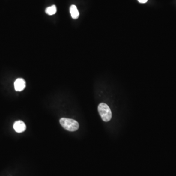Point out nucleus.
Wrapping results in <instances>:
<instances>
[{
  "label": "nucleus",
  "mask_w": 176,
  "mask_h": 176,
  "mask_svg": "<svg viewBox=\"0 0 176 176\" xmlns=\"http://www.w3.org/2000/svg\"><path fill=\"white\" fill-rule=\"evenodd\" d=\"M57 11V8L55 5H53L51 7H48L46 9L45 12L47 14L52 15L55 14Z\"/></svg>",
  "instance_id": "6"
},
{
  "label": "nucleus",
  "mask_w": 176,
  "mask_h": 176,
  "mask_svg": "<svg viewBox=\"0 0 176 176\" xmlns=\"http://www.w3.org/2000/svg\"><path fill=\"white\" fill-rule=\"evenodd\" d=\"M70 14L71 16L73 19H77L79 16V12L78 11V9L75 5H72L70 6Z\"/></svg>",
  "instance_id": "5"
},
{
  "label": "nucleus",
  "mask_w": 176,
  "mask_h": 176,
  "mask_svg": "<svg viewBox=\"0 0 176 176\" xmlns=\"http://www.w3.org/2000/svg\"><path fill=\"white\" fill-rule=\"evenodd\" d=\"M26 86L25 81L23 78H18L14 82L15 90L17 91L24 90Z\"/></svg>",
  "instance_id": "3"
},
{
  "label": "nucleus",
  "mask_w": 176,
  "mask_h": 176,
  "mask_svg": "<svg viewBox=\"0 0 176 176\" xmlns=\"http://www.w3.org/2000/svg\"><path fill=\"white\" fill-rule=\"evenodd\" d=\"M60 123L64 128L70 132L76 131L79 127V125L77 121L74 119L68 118H62L60 119Z\"/></svg>",
  "instance_id": "1"
},
{
  "label": "nucleus",
  "mask_w": 176,
  "mask_h": 176,
  "mask_svg": "<svg viewBox=\"0 0 176 176\" xmlns=\"http://www.w3.org/2000/svg\"><path fill=\"white\" fill-rule=\"evenodd\" d=\"M98 111L101 118L105 122H108L111 119L112 117L111 110L104 103H101L98 106Z\"/></svg>",
  "instance_id": "2"
},
{
  "label": "nucleus",
  "mask_w": 176,
  "mask_h": 176,
  "mask_svg": "<svg viewBox=\"0 0 176 176\" xmlns=\"http://www.w3.org/2000/svg\"><path fill=\"white\" fill-rule=\"evenodd\" d=\"M26 125L25 123L21 121H17L15 122L13 125V128L16 132L22 133L26 129Z\"/></svg>",
  "instance_id": "4"
},
{
  "label": "nucleus",
  "mask_w": 176,
  "mask_h": 176,
  "mask_svg": "<svg viewBox=\"0 0 176 176\" xmlns=\"http://www.w3.org/2000/svg\"><path fill=\"white\" fill-rule=\"evenodd\" d=\"M148 0H138V1H139V3H142V4H145L146 3Z\"/></svg>",
  "instance_id": "7"
}]
</instances>
